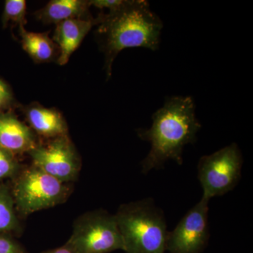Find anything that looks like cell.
<instances>
[{
    "instance_id": "obj_1",
    "label": "cell",
    "mask_w": 253,
    "mask_h": 253,
    "mask_svg": "<svg viewBox=\"0 0 253 253\" xmlns=\"http://www.w3.org/2000/svg\"><path fill=\"white\" fill-rule=\"evenodd\" d=\"M194 101L190 96L168 98L162 108L153 114L149 129H137L141 140L151 144L149 154L141 162V172L162 169L169 161L183 164V151L194 144L201 125L195 113Z\"/></svg>"
},
{
    "instance_id": "obj_2",
    "label": "cell",
    "mask_w": 253,
    "mask_h": 253,
    "mask_svg": "<svg viewBox=\"0 0 253 253\" xmlns=\"http://www.w3.org/2000/svg\"><path fill=\"white\" fill-rule=\"evenodd\" d=\"M99 25L98 34L106 56L108 78L113 61L123 49L144 47L156 51L159 48L163 22L145 0L124 1L117 9L104 14Z\"/></svg>"
},
{
    "instance_id": "obj_3",
    "label": "cell",
    "mask_w": 253,
    "mask_h": 253,
    "mask_svg": "<svg viewBox=\"0 0 253 253\" xmlns=\"http://www.w3.org/2000/svg\"><path fill=\"white\" fill-rule=\"evenodd\" d=\"M126 253H165L168 233L164 212L151 198L121 205L116 213Z\"/></svg>"
},
{
    "instance_id": "obj_4",
    "label": "cell",
    "mask_w": 253,
    "mask_h": 253,
    "mask_svg": "<svg viewBox=\"0 0 253 253\" xmlns=\"http://www.w3.org/2000/svg\"><path fill=\"white\" fill-rule=\"evenodd\" d=\"M11 183L15 206L21 219L64 204L73 190L72 184L58 180L33 164L24 166Z\"/></svg>"
},
{
    "instance_id": "obj_5",
    "label": "cell",
    "mask_w": 253,
    "mask_h": 253,
    "mask_svg": "<svg viewBox=\"0 0 253 253\" xmlns=\"http://www.w3.org/2000/svg\"><path fill=\"white\" fill-rule=\"evenodd\" d=\"M78 253H111L124 251L116 214L103 209L89 211L75 221L68 239Z\"/></svg>"
},
{
    "instance_id": "obj_6",
    "label": "cell",
    "mask_w": 253,
    "mask_h": 253,
    "mask_svg": "<svg viewBox=\"0 0 253 253\" xmlns=\"http://www.w3.org/2000/svg\"><path fill=\"white\" fill-rule=\"evenodd\" d=\"M243 163L242 153L235 143L200 158L198 178L203 199L210 201L232 191L241 179Z\"/></svg>"
},
{
    "instance_id": "obj_7",
    "label": "cell",
    "mask_w": 253,
    "mask_h": 253,
    "mask_svg": "<svg viewBox=\"0 0 253 253\" xmlns=\"http://www.w3.org/2000/svg\"><path fill=\"white\" fill-rule=\"evenodd\" d=\"M28 154L32 164L58 180L72 184L78 179L81 158L68 134L39 142Z\"/></svg>"
},
{
    "instance_id": "obj_8",
    "label": "cell",
    "mask_w": 253,
    "mask_h": 253,
    "mask_svg": "<svg viewBox=\"0 0 253 253\" xmlns=\"http://www.w3.org/2000/svg\"><path fill=\"white\" fill-rule=\"evenodd\" d=\"M209 201L201 198L174 230L168 231L166 246L168 253H201L204 251L210 238Z\"/></svg>"
},
{
    "instance_id": "obj_9",
    "label": "cell",
    "mask_w": 253,
    "mask_h": 253,
    "mask_svg": "<svg viewBox=\"0 0 253 253\" xmlns=\"http://www.w3.org/2000/svg\"><path fill=\"white\" fill-rule=\"evenodd\" d=\"M103 18L101 14L96 18H72L56 24L53 41L59 49L58 64L64 66L68 63L93 26L99 25Z\"/></svg>"
},
{
    "instance_id": "obj_10",
    "label": "cell",
    "mask_w": 253,
    "mask_h": 253,
    "mask_svg": "<svg viewBox=\"0 0 253 253\" xmlns=\"http://www.w3.org/2000/svg\"><path fill=\"white\" fill-rule=\"evenodd\" d=\"M39 143L37 134L12 111L0 113V146L17 156L29 152Z\"/></svg>"
},
{
    "instance_id": "obj_11",
    "label": "cell",
    "mask_w": 253,
    "mask_h": 253,
    "mask_svg": "<svg viewBox=\"0 0 253 253\" xmlns=\"http://www.w3.org/2000/svg\"><path fill=\"white\" fill-rule=\"evenodd\" d=\"M30 127L38 135L53 139L68 134V126L61 113L54 109L33 103L23 108Z\"/></svg>"
},
{
    "instance_id": "obj_12",
    "label": "cell",
    "mask_w": 253,
    "mask_h": 253,
    "mask_svg": "<svg viewBox=\"0 0 253 253\" xmlns=\"http://www.w3.org/2000/svg\"><path fill=\"white\" fill-rule=\"evenodd\" d=\"M89 1L84 0H52L38 10L35 16L44 23H57L72 18H91Z\"/></svg>"
},
{
    "instance_id": "obj_13",
    "label": "cell",
    "mask_w": 253,
    "mask_h": 253,
    "mask_svg": "<svg viewBox=\"0 0 253 253\" xmlns=\"http://www.w3.org/2000/svg\"><path fill=\"white\" fill-rule=\"evenodd\" d=\"M21 44L25 51L35 63H46L57 60L59 49L49 33H34L19 27Z\"/></svg>"
},
{
    "instance_id": "obj_14",
    "label": "cell",
    "mask_w": 253,
    "mask_h": 253,
    "mask_svg": "<svg viewBox=\"0 0 253 253\" xmlns=\"http://www.w3.org/2000/svg\"><path fill=\"white\" fill-rule=\"evenodd\" d=\"M21 218L16 211L11 185L0 182V234L18 237L23 233Z\"/></svg>"
},
{
    "instance_id": "obj_15",
    "label": "cell",
    "mask_w": 253,
    "mask_h": 253,
    "mask_svg": "<svg viewBox=\"0 0 253 253\" xmlns=\"http://www.w3.org/2000/svg\"><path fill=\"white\" fill-rule=\"evenodd\" d=\"M26 1L25 0H6L1 16V23L6 28L10 23L24 27L26 23Z\"/></svg>"
},
{
    "instance_id": "obj_16",
    "label": "cell",
    "mask_w": 253,
    "mask_h": 253,
    "mask_svg": "<svg viewBox=\"0 0 253 253\" xmlns=\"http://www.w3.org/2000/svg\"><path fill=\"white\" fill-rule=\"evenodd\" d=\"M23 167L17 156L0 146V182H4L6 179L12 181Z\"/></svg>"
},
{
    "instance_id": "obj_17",
    "label": "cell",
    "mask_w": 253,
    "mask_h": 253,
    "mask_svg": "<svg viewBox=\"0 0 253 253\" xmlns=\"http://www.w3.org/2000/svg\"><path fill=\"white\" fill-rule=\"evenodd\" d=\"M16 105V98L11 86L0 78V113L12 111Z\"/></svg>"
},
{
    "instance_id": "obj_18",
    "label": "cell",
    "mask_w": 253,
    "mask_h": 253,
    "mask_svg": "<svg viewBox=\"0 0 253 253\" xmlns=\"http://www.w3.org/2000/svg\"><path fill=\"white\" fill-rule=\"evenodd\" d=\"M0 253H28L12 236L0 234Z\"/></svg>"
},
{
    "instance_id": "obj_19",
    "label": "cell",
    "mask_w": 253,
    "mask_h": 253,
    "mask_svg": "<svg viewBox=\"0 0 253 253\" xmlns=\"http://www.w3.org/2000/svg\"><path fill=\"white\" fill-rule=\"evenodd\" d=\"M124 2L123 0H92L89 1V5L99 9H108L110 11L119 8Z\"/></svg>"
},
{
    "instance_id": "obj_20",
    "label": "cell",
    "mask_w": 253,
    "mask_h": 253,
    "mask_svg": "<svg viewBox=\"0 0 253 253\" xmlns=\"http://www.w3.org/2000/svg\"><path fill=\"white\" fill-rule=\"evenodd\" d=\"M41 253H78L69 241L57 249L49 250Z\"/></svg>"
}]
</instances>
